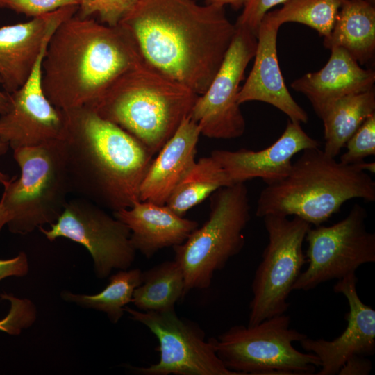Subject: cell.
<instances>
[{
  "label": "cell",
  "mask_w": 375,
  "mask_h": 375,
  "mask_svg": "<svg viewBox=\"0 0 375 375\" xmlns=\"http://www.w3.org/2000/svg\"><path fill=\"white\" fill-rule=\"evenodd\" d=\"M347 151L340 156L344 164H358L375 155V112L369 115L346 143Z\"/></svg>",
  "instance_id": "cell-30"
},
{
  "label": "cell",
  "mask_w": 375,
  "mask_h": 375,
  "mask_svg": "<svg viewBox=\"0 0 375 375\" xmlns=\"http://www.w3.org/2000/svg\"><path fill=\"white\" fill-rule=\"evenodd\" d=\"M185 277L179 264L166 260L142 272V281L132 301L139 310L158 312L174 309L185 297Z\"/></svg>",
  "instance_id": "cell-24"
},
{
  "label": "cell",
  "mask_w": 375,
  "mask_h": 375,
  "mask_svg": "<svg viewBox=\"0 0 375 375\" xmlns=\"http://www.w3.org/2000/svg\"><path fill=\"white\" fill-rule=\"evenodd\" d=\"M256 45L257 38L251 31L235 26L234 37L219 69L204 93L199 95L190 114L199 125L201 135L227 140L244 134L246 122L238 96Z\"/></svg>",
  "instance_id": "cell-13"
},
{
  "label": "cell",
  "mask_w": 375,
  "mask_h": 375,
  "mask_svg": "<svg viewBox=\"0 0 375 375\" xmlns=\"http://www.w3.org/2000/svg\"><path fill=\"white\" fill-rule=\"evenodd\" d=\"M268 243L251 284L248 326L284 314L288 299L307 262L303 244L311 225L294 216L267 215L263 217Z\"/></svg>",
  "instance_id": "cell-9"
},
{
  "label": "cell",
  "mask_w": 375,
  "mask_h": 375,
  "mask_svg": "<svg viewBox=\"0 0 375 375\" xmlns=\"http://www.w3.org/2000/svg\"><path fill=\"white\" fill-rule=\"evenodd\" d=\"M142 272L138 268L119 269L97 294H74L63 290L60 296L65 301L103 312L112 323L117 324L124 315L125 306L131 303L134 290L141 283Z\"/></svg>",
  "instance_id": "cell-26"
},
{
  "label": "cell",
  "mask_w": 375,
  "mask_h": 375,
  "mask_svg": "<svg viewBox=\"0 0 375 375\" xmlns=\"http://www.w3.org/2000/svg\"><path fill=\"white\" fill-rule=\"evenodd\" d=\"M131 232V242L137 251L151 258L159 250L184 242L198 227V222L181 217L166 204L139 201L131 207L113 212Z\"/></svg>",
  "instance_id": "cell-20"
},
{
  "label": "cell",
  "mask_w": 375,
  "mask_h": 375,
  "mask_svg": "<svg viewBox=\"0 0 375 375\" xmlns=\"http://www.w3.org/2000/svg\"><path fill=\"white\" fill-rule=\"evenodd\" d=\"M279 26L264 17L257 34V45L252 69L238 93L241 105L248 101H262L285 113L289 119L307 123V112L289 92L281 72L277 56Z\"/></svg>",
  "instance_id": "cell-18"
},
{
  "label": "cell",
  "mask_w": 375,
  "mask_h": 375,
  "mask_svg": "<svg viewBox=\"0 0 375 375\" xmlns=\"http://www.w3.org/2000/svg\"><path fill=\"white\" fill-rule=\"evenodd\" d=\"M326 65L293 81L291 88L304 94L320 118L335 101L374 88L375 72L362 68L344 49L333 48Z\"/></svg>",
  "instance_id": "cell-19"
},
{
  "label": "cell",
  "mask_w": 375,
  "mask_h": 375,
  "mask_svg": "<svg viewBox=\"0 0 375 375\" xmlns=\"http://www.w3.org/2000/svg\"><path fill=\"white\" fill-rule=\"evenodd\" d=\"M375 112L374 88L344 96L332 103L320 119L324 125L323 151L335 158L363 122Z\"/></svg>",
  "instance_id": "cell-23"
},
{
  "label": "cell",
  "mask_w": 375,
  "mask_h": 375,
  "mask_svg": "<svg viewBox=\"0 0 375 375\" xmlns=\"http://www.w3.org/2000/svg\"><path fill=\"white\" fill-rule=\"evenodd\" d=\"M0 298L10 303L8 314L0 319V331L17 335L33 324L37 318V309L32 301L6 292L0 294Z\"/></svg>",
  "instance_id": "cell-28"
},
{
  "label": "cell",
  "mask_w": 375,
  "mask_h": 375,
  "mask_svg": "<svg viewBox=\"0 0 375 375\" xmlns=\"http://www.w3.org/2000/svg\"><path fill=\"white\" fill-rule=\"evenodd\" d=\"M251 219L248 190L244 183L216 190L208 219L176 246L174 259L185 277V296L192 290H206L216 272L242 249L244 231Z\"/></svg>",
  "instance_id": "cell-7"
},
{
  "label": "cell",
  "mask_w": 375,
  "mask_h": 375,
  "mask_svg": "<svg viewBox=\"0 0 375 375\" xmlns=\"http://www.w3.org/2000/svg\"><path fill=\"white\" fill-rule=\"evenodd\" d=\"M367 1L371 3L372 4L374 5L375 0H367Z\"/></svg>",
  "instance_id": "cell-39"
},
{
  "label": "cell",
  "mask_w": 375,
  "mask_h": 375,
  "mask_svg": "<svg viewBox=\"0 0 375 375\" xmlns=\"http://www.w3.org/2000/svg\"><path fill=\"white\" fill-rule=\"evenodd\" d=\"M28 272V258L24 251L12 258L0 259V281L10 276L23 277Z\"/></svg>",
  "instance_id": "cell-33"
},
{
  "label": "cell",
  "mask_w": 375,
  "mask_h": 375,
  "mask_svg": "<svg viewBox=\"0 0 375 375\" xmlns=\"http://www.w3.org/2000/svg\"><path fill=\"white\" fill-rule=\"evenodd\" d=\"M206 3L212 4L224 7L229 5L234 9H239L243 7L246 0H205Z\"/></svg>",
  "instance_id": "cell-35"
},
{
  "label": "cell",
  "mask_w": 375,
  "mask_h": 375,
  "mask_svg": "<svg viewBox=\"0 0 375 375\" xmlns=\"http://www.w3.org/2000/svg\"><path fill=\"white\" fill-rule=\"evenodd\" d=\"M344 0H288L281 8L265 15L279 27L286 22L301 23L327 38Z\"/></svg>",
  "instance_id": "cell-27"
},
{
  "label": "cell",
  "mask_w": 375,
  "mask_h": 375,
  "mask_svg": "<svg viewBox=\"0 0 375 375\" xmlns=\"http://www.w3.org/2000/svg\"><path fill=\"white\" fill-rule=\"evenodd\" d=\"M131 318L145 326L158 341V362L147 367L128 365L138 375H238L227 369L204 332L177 315L175 309L143 312L125 306Z\"/></svg>",
  "instance_id": "cell-11"
},
{
  "label": "cell",
  "mask_w": 375,
  "mask_h": 375,
  "mask_svg": "<svg viewBox=\"0 0 375 375\" xmlns=\"http://www.w3.org/2000/svg\"><path fill=\"white\" fill-rule=\"evenodd\" d=\"M46 49L25 84L9 94L10 108L0 115V142L12 150L62 140L66 134L65 112L49 101L42 87Z\"/></svg>",
  "instance_id": "cell-14"
},
{
  "label": "cell",
  "mask_w": 375,
  "mask_h": 375,
  "mask_svg": "<svg viewBox=\"0 0 375 375\" xmlns=\"http://www.w3.org/2000/svg\"><path fill=\"white\" fill-rule=\"evenodd\" d=\"M288 0H246L235 25L246 28L256 37L262 19L273 7Z\"/></svg>",
  "instance_id": "cell-32"
},
{
  "label": "cell",
  "mask_w": 375,
  "mask_h": 375,
  "mask_svg": "<svg viewBox=\"0 0 375 375\" xmlns=\"http://www.w3.org/2000/svg\"><path fill=\"white\" fill-rule=\"evenodd\" d=\"M290 323L284 313L253 326H231L208 340L224 366L238 375H312L320 360L294 348L307 335Z\"/></svg>",
  "instance_id": "cell-8"
},
{
  "label": "cell",
  "mask_w": 375,
  "mask_h": 375,
  "mask_svg": "<svg viewBox=\"0 0 375 375\" xmlns=\"http://www.w3.org/2000/svg\"><path fill=\"white\" fill-rule=\"evenodd\" d=\"M78 9V5L65 6L26 22L0 27V79L6 93L25 84L55 29Z\"/></svg>",
  "instance_id": "cell-16"
},
{
  "label": "cell",
  "mask_w": 375,
  "mask_h": 375,
  "mask_svg": "<svg viewBox=\"0 0 375 375\" xmlns=\"http://www.w3.org/2000/svg\"><path fill=\"white\" fill-rule=\"evenodd\" d=\"M21 174L3 184L0 201L8 215L7 226L26 235L62 214L71 193L62 140L13 150Z\"/></svg>",
  "instance_id": "cell-6"
},
{
  "label": "cell",
  "mask_w": 375,
  "mask_h": 375,
  "mask_svg": "<svg viewBox=\"0 0 375 375\" xmlns=\"http://www.w3.org/2000/svg\"><path fill=\"white\" fill-rule=\"evenodd\" d=\"M324 46L342 48L358 63L365 65L375 54V8L367 0H344Z\"/></svg>",
  "instance_id": "cell-22"
},
{
  "label": "cell",
  "mask_w": 375,
  "mask_h": 375,
  "mask_svg": "<svg viewBox=\"0 0 375 375\" xmlns=\"http://www.w3.org/2000/svg\"><path fill=\"white\" fill-rule=\"evenodd\" d=\"M366 209L358 203L337 223L310 227L306 239L308 267L301 272L293 290L308 291L321 283L356 273L375 262V234L367 231Z\"/></svg>",
  "instance_id": "cell-10"
},
{
  "label": "cell",
  "mask_w": 375,
  "mask_h": 375,
  "mask_svg": "<svg viewBox=\"0 0 375 375\" xmlns=\"http://www.w3.org/2000/svg\"><path fill=\"white\" fill-rule=\"evenodd\" d=\"M301 153L285 177L261 191L257 217L292 215L317 226L349 200L375 201V182L367 173L374 170V162L344 164L319 147Z\"/></svg>",
  "instance_id": "cell-4"
},
{
  "label": "cell",
  "mask_w": 375,
  "mask_h": 375,
  "mask_svg": "<svg viewBox=\"0 0 375 375\" xmlns=\"http://www.w3.org/2000/svg\"><path fill=\"white\" fill-rule=\"evenodd\" d=\"M231 184L220 165L210 156L196 161L174 189L166 205L184 217L218 189Z\"/></svg>",
  "instance_id": "cell-25"
},
{
  "label": "cell",
  "mask_w": 375,
  "mask_h": 375,
  "mask_svg": "<svg viewBox=\"0 0 375 375\" xmlns=\"http://www.w3.org/2000/svg\"><path fill=\"white\" fill-rule=\"evenodd\" d=\"M372 369L371 360L365 356H356L349 358L340 368L339 375H367Z\"/></svg>",
  "instance_id": "cell-34"
},
{
  "label": "cell",
  "mask_w": 375,
  "mask_h": 375,
  "mask_svg": "<svg viewBox=\"0 0 375 375\" xmlns=\"http://www.w3.org/2000/svg\"><path fill=\"white\" fill-rule=\"evenodd\" d=\"M62 140L71 193L117 211L140 201L153 155L134 136L82 107L64 111Z\"/></svg>",
  "instance_id": "cell-3"
},
{
  "label": "cell",
  "mask_w": 375,
  "mask_h": 375,
  "mask_svg": "<svg viewBox=\"0 0 375 375\" xmlns=\"http://www.w3.org/2000/svg\"><path fill=\"white\" fill-rule=\"evenodd\" d=\"M356 273L338 280L333 286L336 293L343 294L349 304L344 318V331L333 340L312 339L308 336L299 342L306 352L316 355L320 360L317 375H335L351 358L369 356L375 352V310L365 304L357 292Z\"/></svg>",
  "instance_id": "cell-15"
},
{
  "label": "cell",
  "mask_w": 375,
  "mask_h": 375,
  "mask_svg": "<svg viewBox=\"0 0 375 375\" xmlns=\"http://www.w3.org/2000/svg\"><path fill=\"white\" fill-rule=\"evenodd\" d=\"M319 147L320 142L308 135L301 123L288 119L281 135L265 149H215L210 156L223 168L231 184L260 178L268 185L288 175L294 155Z\"/></svg>",
  "instance_id": "cell-17"
},
{
  "label": "cell",
  "mask_w": 375,
  "mask_h": 375,
  "mask_svg": "<svg viewBox=\"0 0 375 375\" xmlns=\"http://www.w3.org/2000/svg\"><path fill=\"white\" fill-rule=\"evenodd\" d=\"M119 24L145 62L198 95L215 77L235 32L224 7L195 0H137Z\"/></svg>",
  "instance_id": "cell-1"
},
{
  "label": "cell",
  "mask_w": 375,
  "mask_h": 375,
  "mask_svg": "<svg viewBox=\"0 0 375 375\" xmlns=\"http://www.w3.org/2000/svg\"><path fill=\"white\" fill-rule=\"evenodd\" d=\"M79 4V0H0V8H6L33 18L62 7Z\"/></svg>",
  "instance_id": "cell-31"
},
{
  "label": "cell",
  "mask_w": 375,
  "mask_h": 375,
  "mask_svg": "<svg viewBox=\"0 0 375 375\" xmlns=\"http://www.w3.org/2000/svg\"><path fill=\"white\" fill-rule=\"evenodd\" d=\"M8 222V212L3 203L0 201V233L3 227L7 224Z\"/></svg>",
  "instance_id": "cell-37"
},
{
  "label": "cell",
  "mask_w": 375,
  "mask_h": 375,
  "mask_svg": "<svg viewBox=\"0 0 375 375\" xmlns=\"http://www.w3.org/2000/svg\"><path fill=\"white\" fill-rule=\"evenodd\" d=\"M137 0H79L76 15L81 18L97 15L100 22L109 26L119 25Z\"/></svg>",
  "instance_id": "cell-29"
},
{
  "label": "cell",
  "mask_w": 375,
  "mask_h": 375,
  "mask_svg": "<svg viewBox=\"0 0 375 375\" xmlns=\"http://www.w3.org/2000/svg\"><path fill=\"white\" fill-rule=\"evenodd\" d=\"M38 228L49 241L65 238L84 246L92 256L98 278H107L113 269H128L135 260L136 251L128 226L81 197L67 201L49 229Z\"/></svg>",
  "instance_id": "cell-12"
},
{
  "label": "cell",
  "mask_w": 375,
  "mask_h": 375,
  "mask_svg": "<svg viewBox=\"0 0 375 375\" xmlns=\"http://www.w3.org/2000/svg\"><path fill=\"white\" fill-rule=\"evenodd\" d=\"M1 86V81L0 79V87ZM10 97L9 94L6 92H3L0 88V115L6 113L10 108Z\"/></svg>",
  "instance_id": "cell-36"
},
{
  "label": "cell",
  "mask_w": 375,
  "mask_h": 375,
  "mask_svg": "<svg viewBox=\"0 0 375 375\" xmlns=\"http://www.w3.org/2000/svg\"><path fill=\"white\" fill-rule=\"evenodd\" d=\"M144 60L129 31L76 14L51 35L42 62V87L57 108H93L126 71Z\"/></svg>",
  "instance_id": "cell-2"
},
{
  "label": "cell",
  "mask_w": 375,
  "mask_h": 375,
  "mask_svg": "<svg viewBox=\"0 0 375 375\" xmlns=\"http://www.w3.org/2000/svg\"><path fill=\"white\" fill-rule=\"evenodd\" d=\"M198 97L142 60L91 109L134 136L154 156L190 115Z\"/></svg>",
  "instance_id": "cell-5"
},
{
  "label": "cell",
  "mask_w": 375,
  "mask_h": 375,
  "mask_svg": "<svg viewBox=\"0 0 375 375\" xmlns=\"http://www.w3.org/2000/svg\"><path fill=\"white\" fill-rule=\"evenodd\" d=\"M201 131L190 115L153 159L141 183L140 201L159 205L166 202L175 187L196 162Z\"/></svg>",
  "instance_id": "cell-21"
},
{
  "label": "cell",
  "mask_w": 375,
  "mask_h": 375,
  "mask_svg": "<svg viewBox=\"0 0 375 375\" xmlns=\"http://www.w3.org/2000/svg\"><path fill=\"white\" fill-rule=\"evenodd\" d=\"M8 147L0 142V155L4 154L8 149ZM10 179L9 176L0 170V184H3Z\"/></svg>",
  "instance_id": "cell-38"
}]
</instances>
